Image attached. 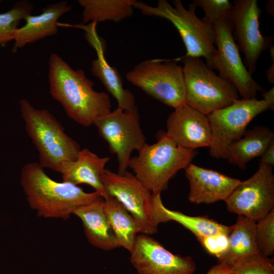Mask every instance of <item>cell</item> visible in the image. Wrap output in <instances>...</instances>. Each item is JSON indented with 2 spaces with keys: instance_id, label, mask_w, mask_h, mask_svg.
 <instances>
[{
  "instance_id": "obj_3",
  "label": "cell",
  "mask_w": 274,
  "mask_h": 274,
  "mask_svg": "<svg viewBox=\"0 0 274 274\" xmlns=\"http://www.w3.org/2000/svg\"><path fill=\"white\" fill-rule=\"evenodd\" d=\"M20 106L25 130L39 152L43 168L59 173L64 163L77 159L79 145L48 110L37 109L25 98L20 100Z\"/></svg>"
},
{
  "instance_id": "obj_30",
  "label": "cell",
  "mask_w": 274,
  "mask_h": 274,
  "mask_svg": "<svg viewBox=\"0 0 274 274\" xmlns=\"http://www.w3.org/2000/svg\"><path fill=\"white\" fill-rule=\"evenodd\" d=\"M208 252L217 258L227 251L228 247V235L218 234L204 237L199 241Z\"/></svg>"
},
{
  "instance_id": "obj_16",
  "label": "cell",
  "mask_w": 274,
  "mask_h": 274,
  "mask_svg": "<svg viewBox=\"0 0 274 274\" xmlns=\"http://www.w3.org/2000/svg\"><path fill=\"white\" fill-rule=\"evenodd\" d=\"M189 183L188 199L195 204L225 201L241 181L192 163L185 168Z\"/></svg>"
},
{
  "instance_id": "obj_8",
  "label": "cell",
  "mask_w": 274,
  "mask_h": 274,
  "mask_svg": "<svg viewBox=\"0 0 274 274\" xmlns=\"http://www.w3.org/2000/svg\"><path fill=\"white\" fill-rule=\"evenodd\" d=\"M126 78L149 96L174 109L186 104L183 67L175 60H145L128 72Z\"/></svg>"
},
{
  "instance_id": "obj_23",
  "label": "cell",
  "mask_w": 274,
  "mask_h": 274,
  "mask_svg": "<svg viewBox=\"0 0 274 274\" xmlns=\"http://www.w3.org/2000/svg\"><path fill=\"white\" fill-rule=\"evenodd\" d=\"M91 71L116 99L118 108L127 110L135 106L133 94L123 87L122 79L118 71L108 63L102 52H97V58L91 62Z\"/></svg>"
},
{
  "instance_id": "obj_17",
  "label": "cell",
  "mask_w": 274,
  "mask_h": 274,
  "mask_svg": "<svg viewBox=\"0 0 274 274\" xmlns=\"http://www.w3.org/2000/svg\"><path fill=\"white\" fill-rule=\"evenodd\" d=\"M71 8L66 1H61L47 6L39 15L26 16L25 25L18 28L14 33L12 51L15 52L27 44L55 35L58 32V19L70 11Z\"/></svg>"
},
{
  "instance_id": "obj_10",
  "label": "cell",
  "mask_w": 274,
  "mask_h": 274,
  "mask_svg": "<svg viewBox=\"0 0 274 274\" xmlns=\"http://www.w3.org/2000/svg\"><path fill=\"white\" fill-rule=\"evenodd\" d=\"M100 136L105 140L111 153L118 162L119 173L127 170L132 152L139 151L146 143L140 122L138 107L117 108L98 118L94 122Z\"/></svg>"
},
{
  "instance_id": "obj_36",
  "label": "cell",
  "mask_w": 274,
  "mask_h": 274,
  "mask_svg": "<svg viewBox=\"0 0 274 274\" xmlns=\"http://www.w3.org/2000/svg\"><path fill=\"white\" fill-rule=\"evenodd\" d=\"M230 274H232V273H230Z\"/></svg>"
},
{
  "instance_id": "obj_31",
  "label": "cell",
  "mask_w": 274,
  "mask_h": 274,
  "mask_svg": "<svg viewBox=\"0 0 274 274\" xmlns=\"http://www.w3.org/2000/svg\"><path fill=\"white\" fill-rule=\"evenodd\" d=\"M260 163L272 167L274 165V140L261 156Z\"/></svg>"
},
{
  "instance_id": "obj_6",
  "label": "cell",
  "mask_w": 274,
  "mask_h": 274,
  "mask_svg": "<svg viewBox=\"0 0 274 274\" xmlns=\"http://www.w3.org/2000/svg\"><path fill=\"white\" fill-rule=\"evenodd\" d=\"M101 180L107 194L115 198L140 223L141 233L151 235L166 223L161 193H152L130 172L106 168Z\"/></svg>"
},
{
  "instance_id": "obj_25",
  "label": "cell",
  "mask_w": 274,
  "mask_h": 274,
  "mask_svg": "<svg viewBox=\"0 0 274 274\" xmlns=\"http://www.w3.org/2000/svg\"><path fill=\"white\" fill-rule=\"evenodd\" d=\"M163 209L167 222L175 221L190 230L199 241L201 238L218 234L228 235L233 225L227 226L210 219L207 216H190L180 212L166 208Z\"/></svg>"
},
{
  "instance_id": "obj_22",
  "label": "cell",
  "mask_w": 274,
  "mask_h": 274,
  "mask_svg": "<svg viewBox=\"0 0 274 274\" xmlns=\"http://www.w3.org/2000/svg\"><path fill=\"white\" fill-rule=\"evenodd\" d=\"M106 216L120 247L130 252L142 228L139 222L115 198L104 199Z\"/></svg>"
},
{
  "instance_id": "obj_32",
  "label": "cell",
  "mask_w": 274,
  "mask_h": 274,
  "mask_svg": "<svg viewBox=\"0 0 274 274\" xmlns=\"http://www.w3.org/2000/svg\"><path fill=\"white\" fill-rule=\"evenodd\" d=\"M232 266L225 263H219L212 266L206 274H230Z\"/></svg>"
},
{
  "instance_id": "obj_28",
  "label": "cell",
  "mask_w": 274,
  "mask_h": 274,
  "mask_svg": "<svg viewBox=\"0 0 274 274\" xmlns=\"http://www.w3.org/2000/svg\"><path fill=\"white\" fill-rule=\"evenodd\" d=\"M256 241L259 253L269 257L274 253V209L256 222Z\"/></svg>"
},
{
  "instance_id": "obj_24",
  "label": "cell",
  "mask_w": 274,
  "mask_h": 274,
  "mask_svg": "<svg viewBox=\"0 0 274 274\" xmlns=\"http://www.w3.org/2000/svg\"><path fill=\"white\" fill-rule=\"evenodd\" d=\"M134 0H78L83 8V22L97 23L106 21L119 22L133 13Z\"/></svg>"
},
{
  "instance_id": "obj_12",
  "label": "cell",
  "mask_w": 274,
  "mask_h": 274,
  "mask_svg": "<svg viewBox=\"0 0 274 274\" xmlns=\"http://www.w3.org/2000/svg\"><path fill=\"white\" fill-rule=\"evenodd\" d=\"M272 167L259 163L254 175L241 181L224 201L228 211L257 222L274 209Z\"/></svg>"
},
{
  "instance_id": "obj_1",
  "label": "cell",
  "mask_w": 274,
  "mask_h": 274,
  "mask_svg": "<svg viewBox=\"0 0 274 274\" xmlns=\"http://www.w3.org/2000/svg\"><path fill=\"white\" fill-rule=\"evenodd\" d=\"M48 64L50 93L73 120L87 127L111 112L109 96L94 89L83 70L73 69L55 53L50 54Z\"/></svg>"
},
{
  "instance_id": "obj_20",
  "label": "cell",
  "mask_w": 274,
  "mask_h": 274,
  "mask_svg": "<svg viewBox=\"0 0 274 274\" xmlns=\"http://www.w3.org/2000/svg\"><path fill=\"white\" fill-rule=\"evenodd\" d=\"M273 140L274 133L267 127L255 126L246 129L243 136L231 145L226 159L245 169L251 160L263 154Z\"/></svg>"
},
{
  "instance_id": "obj_29",
  "label": "cell",
  "mask_w": 274,
  "mask_h": 274,
  "mask_svg": "<svg viewBox=\"0 0 274 274\" xmlns=\"http://www.w3.org/2000/svg\"><path fill=\"white\" fill-rule=\"evenodd\" d=\"M192 3L204 11L202 19L211 25L218 20H230L233 3L229 0H194Z\"/></svg>"
},
{
  "instance_id": "obj_21",
  "label": "cell",
  "mask_w": 274,
  "mask_h": 274,
  "mask_svg": "<svg viewBox=\"0 0 274 274\" xmlns=\"http://www.w3.org/2000/svg\"><path fill=\"white\" fill-rule=\"evenodd\" d=\"M256 222L243 215H238L228 235V247L226 252L218 258L219 263L232 266L239 260L259 253L255 231Z\"/></svg>"
},
{
  "instance_id": "obj_19",
  "label": "cell",
  "mask_w": 274,
  "mask_h": 274,
  "mask_svg": "<svg viewBox=\"0 0 274 274\" xmlns=\"http://www.w3.org/2000/svg\"><path fill=\"white\" fill-rule=\"evenodd\" d=\"M104 199L99 197L76 209L73 214L82 221L84 233L93 246L105 251L120 247L104 209Z\"/></svg>"
},
{
  "instance_id": "obj_13",
  "label": "cell",
  "mask_w": 274,
  "mask_h": 274,
  "mask_svg": "<svg viewBox=\"0 0 274 274\" xmlns=\"http://www.w3.org/2000/svg\"><path fill=\"white\" fill-rule=\"evenodd\" d=\"M261 10L257 0H235L230 18L232 35L244 54L245 62L252 75L256 70L261 53L272 45L273 37L263 36L260 31L259 17Z\"/></svg>"
},
{
  "instance_id": "obj_34",
  "label": "cell",
  "mask_w": 274,
  "mask_h": 274,
  "mask_svg": "<svg viewBox=\"0 0 274 274\" xmlns=\"http://www.w3.org/2000/svg\"><path fill=\"white\" fill-rule=\"evenodd\" d=\"M270 56L271 60H272V64L268 68L266 72V77L268 81L271 84L274 83V51L273 50L270 51Z\"/></svg>"
},
{
  "instance_id": "obj_11",
  "label": "cell",
  "mask_w": 274,
  "mask_h": 274,
  "mask_svg": "<svg viewBox=\"0 0 274 274\" xmlns=\"http://www.w3.org/2000/svg\"><path fill=\"white\" fill-rule=\"evenodd\" d=\"M213 28L216 51L211 67L235 86L242 99L256 98L259 91L265 90L253 79L242 59L230 20H218Z\"/></svg>"
},
{
  "instance_id": "obj_14",
  "label": "cell",
  "mask_w": 274,
  "mask_h": 274,
  "mask_svg": "<svg viewBox=\"0 0 274 274\" xmlns=\"http://www.w3.org/2000/svg\"><path fill=\"white\" fill-rule=\"evenodd\" d=\"M129 252L138 274H192L196 269L190 256L172 253L148 234H138Z\"/></svg>"
},
{
  "instance_id": "obj_18",
  "label": "cell",
  "mask_w": 274,
  "mask_h": 274,
  "mask_svg": "<svg viewBox=\"0 0 274 274\" xmlns=\"http://www.w3.org/2000/svg\"><path fill=\"white\" fill-rule=\"evenodd\" d=\"M109 157H100L87 148L81 149L77 159L64 163L59 173L63 182L78 185L86 184L95 189L104 199L107 194L101 180Z\"/></svg>"
},
{
  "instance_id": "obj_35",
  "label": "cell",
  "mask_w": 274,
  "mask_h": 274,
  "mask_svg": "<svg viewBox=\"0 0 274 274\" xmlns=\"http://www.w3.org/2000/svg\"><path fill=\"white\" fill-rule=\"evenodd\" d=\"M266 11L270 15L273 14V1H268L266 5Z\"/></svg>"
},
{
  "instance_id": "obj_26",
  "label": "cell",
  "mask_w": 274,
  "mask_h": 274,
  "mask_svg": "<svg viewBox=\"0 0 274 274\" xmlns=\"http://www.w3.org/2000/svg\"><path fill=\"white\" fill-rule=\"evenodd\" d=\"M33 6L27 1L17 2L8 11L0 13V45L5 46L13 40L14 35L21 20L31 14Z\"/></svg>"
},
{
  "instance_id": "obj_2",
  "label": "cell",
  "mask_w": 274,
  "mask_h": 274,
  "mask_svg": "<svg viewBox=\"0 0 274 274\" xmlns=\"http://www.w3.org/2000/svg\"><path fill=\"white\" fill-rule=\"evenodd\" d=\"M39 163H28L21 170L20 183L29 207L44 218L68 219L78 207L101 197L77 185L50 178Z\"/></svg>"
},
{
  "instance_id": "obj_27",
  "label": "cell",
  "mask_w": 274,
  "mask_h": 274,
  "mask_svg": "<svg viewBox=\"0 0 274 274\" xmlns=\"http://www.w3.org/2000/svg\"><path fill=\"white\" fill-rule=\"evenodd\" d=\"M232 274H274L273 259L258 253L245 257L232 265Z\"/></svg>"
},
{
  "instance_id": "obj_9",
  "label": "cell",
  "mask_w": 274,
  "mask_h": 274,
  "mask_svg": "<svg viewBox=\"0 0 274 274\" xmlns=\"http://www.w3.org/2000/svg\"><path fill=\"white\" fill-rule=\"evenodd\" d=\"M270 109L263 99H237L231 105L208 115L212 140L211 157L226 159L231 145L244 134L249 123L258 115Z\"/></svg>"
},
{
  "instance_id": "obj_4",
  "label": "cell",
  "mask_w": 274,
  "mask_h": 274,
  "mask_svg": "<svg viewBox=\"0 0 274 274\" xmlns=\"http://www.w3.org/2000/svg\"><path fill=\"white\" fill-rule=\"evenodd\" d=\"M157 136L156 143H146L128 162L135 176L152 193L166 190L169 180L191 163L197 153L181 147L165 132Z\"/></svg>"
},
{
  "instance_id": "obj_5",
  "label": "cell",
  "mask_w": 274,
  "mask_h": 274,
  "mask_svg": "<svg viewBox=\"0 0 274 274\" xmlns=\"http://www.w3.org/2000/svg\"><path fill=\"white\" fill-rule=\"evenodd\" d=\"M173 7L166 0H159L155 7L134 0L133 7L146 16L169 21L178 30L186 49V56L203 57L211 67L215 55V37L213 25L199 18L192 3L186 9L180 0H174Z\"/></svg>"
},
{
  "instance_id": "obj_7",
  "label": "cell",
  "mask_w": 274,
  "mask_h": 274,
  "mask_svg": "<svg viewBox=\"0 0 274 274\" xmlns=\"http://www.w3.org/2000/svg\"><path fill=\"white\" fill-rule=\"evenodd\" d=\"M186 104L208 115L239 98L235 86L217 75L200 58H182Z\"/></svg>"
},
{
  "instance_id": "obj_15",
  "label": "cell",
  "mask_w": 274,
  "mask_h": 274,
  "mask_svg": "<svg viewBox=\"0 0 274 274\" xmlns=\"http://www.w3.org/2000/svg\"><path fill=\"white\" fill-rule=\"evenodd\" d=\"M166 134L181 147L191 151L208 147L212 136L208 115L185 104L175 109L166 120Z\"/></svg>"
},
{
  "instance_id": "obj_33",
  "label": "cell",
  "mask_w": 274,
  "mask_h": 274,
  "mask_svg": "<svg viewBox=\"0 0 274 274\" xmlns=\"http://www.w3.org/2000/svg\"><path fill=\"white\" fill-rule=\"evenodd\" d=\"M262 96L265 101L268 104L270 107V110H273L274 108V88L271 87L268 91H264L262 93Z\"/></svg>"
}]
</instances>
